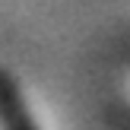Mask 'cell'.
<instances>
[{
	"label": "cell",
	"instance_id": "cell-1",
	"mask_svg": "<svg viewBox=\"0 0 130 130\" xmlns=\"http://www.w3.org/2000/svg\"><path fill=\"white\" fill-rule=\"evenodd\" d=\"M0 127L3 130H38L25 102L19 99L13 79L0 70Z\"/></svg>",
	"mask_w": 130,
	"mask_h": 130
}]
</instances>
